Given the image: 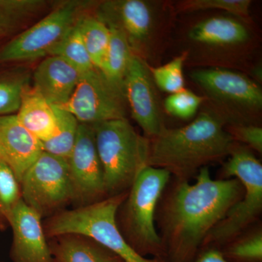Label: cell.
I'll list each match as a JSON object with an SVG mask.
<instances>
[{
	"instance_id": "cell-26",
	"label": "cell",
	"mask_w": 262,
	"mask_h": 262,
	"mask_svg": "<svg viewBox=\"0 0 262 262\" xmlns=\"http://www.w3.org/2000/svg\"><path fill=\"white\" fill-rule=\"evenodd\" d=\"M20 200V183L10 167L0 161V225L8 224L11 212Z\"/></svg>"
},
{
	"instance_id": "cell-32",
	"label": "cell",
	"mask_w": 262,
	"mask_h": 262,
	"mask_svg": "<svg viewBox=\"0 0 262 262\" xmlns=\"http://www.w3.org/2000/svg\"><path fill=\"white\" fill-rule=\"evenodd\" d=\"M193 262H228L224 257L222 251L211 248L199 255Z\"/></svg>"
},
{
	"instance_id": "cell-2",
	"label": "cell",
	"mask_w": 262,
	"mask_h": 262,
	"mask_svg": "<svg viewBox=\"0 0 262 262\" xmlns=\"http://www.w3.org/2000/svg\"><path fill=\"white\" fill-rule=\"evenodd\" d=\"M149 140L148 166L165 169L179 182H188L202 168L224 159L235 148L223 120L209 113L200 114L187 126L165 127Z\"/></svg>"
},
{
	"instance_id": "cell-28",
	"label": "cell",
	"mask_w": 262,
	"mask_h": 262,
	"mask_svg": "<svg viewBox=\"0 0 262 262\" xmlns=\"http://www.w3.org/2000/svg\"><path fill=\"white\" fill-rule=\"evenodd\" d=\"M222 253L228 262H261V232L235 241Z\"/></svg>"
},
{
	"instance_id": "cell-12",
	"label": "cell",
	"mask_w": 262,
	"mask_h": 262,
	"mask_svg": "<svg viewBox=\"0 0 262 262\" xmlns=\"http://www.w3.org/2000/svg\"><path fill=\"white\" fill-rule=\"evenodd\" d=\"M192 80L214 99L248 111L262 107L261 88L248 77L225 69L193 72Z\"/></svg>"
},
{
	"instance_id": "cell-33",
	"label": "cell",
	"mask_w": 262,
	"mask_h": 262,
	"mask_svg": "<svg viewBox=\"0 0 262 262\" xmlns=\"http://www.w3.org/2000/svg\"><path fill=\"white\" fill-rule=\"evenodd\" d=\"M254 74L255 76H256V78L258 79V80H261V68L260 67V68L256 69V71H254Z\"/></svg>"
},
{
	"instance_id": "cell-23",
	"label": "cell",
	"mask_w": 262,
	"mask_h": 262,
	"mask_svg": "<svg viewBox=\"0 0 262 262\" xmlns=\"http://www.w3.org/2000/svg\"><path fill=\"white\" fill-rule=\"evenodd\" d=\"M48 56L61 57L75 67L81 75L95 69L76 24L61 40L51 48Z\"/></svg>"
},
{
	"instance_id": "cell-13",
	"label": "cell",
	"mask_w": 262,
	"mask_h": 262,
	"mask_svg": "<svg viewBox=\"0 0 262 262\" xmlns=\"http://www.w3.org/2000/svg\"><path fill=\"white\" fill-rule=\"evenodd\" d=\"M96 16L107 27L122 32L139 56L151 37L154 27L151 7L142 0L102 2L96 10Z\"/></svg>"
},
{
	"instance_id": "cell-1",
	"label": "cell",
	"mask_w": 262,
	"mask_h": 262,
	"mask_svg": "<svg viewBox=\"0 0 262 262\" xmlns=\"http://www.w3.org/2000/svg\"><path fill=\"white\" fill-rule=\"evenodd\" d=\"M236 178L214 180L203 167L196 182H179L164 207L165 262H193L207 235L244 195Z\"/></svg>"
},
{
	"instance_id": "cell-17",
	"label": "cell",
	"mask_w": 262,
	"mask_h": 262,
	"mask_svg": "<svg viewBox=\"0 0 262 262\" xmlns=\"http://www.w3.org/2000/svg\"><path fill=\"white\" fill-rule=\"evenodd\" d=\"M16 116L20 123L41 143L50 140L56 134L54 106L34 87L24 88Z\"/></svg>"
},
{
	"instance_id": "cell-11",
	"label": "cell",
	"mask_w": 262,
	"mask_h": 262,
	"mask_svg": "<svg viewBox=\"0 0 262 262\" xmlns=\"http://www.w3.org/2000/svg\"><path fill=\"white\" fill-rule=\"evenodd\" d=\"M123 88L133 119L149 139L158 136L165 127L149 66L141 57L133 58Z\"/></svg>"
},
{
	"instance_id": "cell-7",
	"label": "cell",
	"mask_w": 262,
	"mask_h": 262,
	"mask_svg": "<svg viewBox=\"0 0 262 262\" xmlns=\"http://www.w3.org/2000/svg\"><path fill=\"white\" fill-rule=\"evenodd\" d=\"M20 185L22 201L42 217L72 201L68 162L46 151L26 171Z\"/></svg>"
},
{
	"instance_id": "cell-29",
	"label": "cell",
	"mask_w": 262,
	"mask_h": 262,
	"mask_svg": "<svg viewBox=\"0 0 262 262\" xmlns=\"http://www.w3.org/2000/svg\"><path fill=\"white\" fill-rule=\"evenodd\" d=\"M203 101L204 98L184 89L165 98L163 106L167 113L174 117L189 119L196 115Z\"/></svg>"
},
{
	"instance_id": "cell-9",
	"label": "cell",
	"mask_w": 262,
	"mask_h": 262,
	"mask_svg": "<svg viewBox=\"0 0 262 262\" xmlns=\"http://www.w3.org/2000/svg\"><path fill=\"white\" fill-rule=\"evenodd\" d=\"M79 1L61 4L0 49V63L27 61L48 56L51 48L77 21L83 5Z\"/></svg>"
},
{
	"instance_id": "cell-21",
	"label": "cell",
	"mask_w": 262,
	"mask_h": 262,
	"mask_svg": "<svg viewBox=\"0 0 262 262\" xmlns=\"http://www.w3.org/2000/svg\"><path fill=\"white\" fill-rule=\"evenodd\" d=\"M110 41L102 70L110 80L123 87L124 80L135 53L124 34L117 29L108 27Z\"/></svg>"
},
{
	"instance_id": "cell-27",
	"label": "cell",
	"mask_w": 262,
	"mask_h": 262,
	"mask_svg": "<svg viewBox=\"0 0 262 262\" xmlns=\"http://www.w3.org/2000/svg\"><path fill=\"white\" fill-rule=\"evenodd\" d=\"M35 10L33 0H0V35L14 29Z\"/></svg>"
},
{
	"instance_id": "cell-22",
	"label": "cell",
	"mask_w": 262,
	"mask_h": 262,
	"mask_svg": "<svg viewBox=\"0 0 262 262\" xmlns=\"http://www.w3.org/2000/svg\"><path fill=\"white\" fill-rule=\"evenodd\" d=\"M57 132L54 137L41 143L43 151L68 160L75 146L80 122L67 110L54 106Z\"/></svg>"
},
{
	"instance_id": "cell-3",
	"label": "cell",
	"mask_w": 262,
	"mask_h": 262,
	"mask_svg": "<svg viewBox=\"0 0 262 262\" xmlns=\"http://www.w3.org/2000/svg\"><path fill=\"white\" fill-rule=\"evenodd\" d=\"M127 195V192H123L87 206L55 213L43 227L46 237L78 234L110 250L124 262H165L159 258L149 259L141 256L131 247L118 228L117 211Z\"/></svg>"
},
{
	"instance_id": "cell-14",
	"label": "cell",
	"mask_w": 262,
	"mask_h": 262,
	"mask_svg": "<svg viewBox=\"0 0 262 262\" xmlns=\"http://www.w3.org/2000/svg\"><path fill=\"white\" fill-rule=\"evenodd\" d=\"M42 218L22 199L13 208L8 220L13 233L10 253L13 262H55L46 241Z\"/></svg>"
},
{
	"instance_id": "cell-6",
	"label": "cell",
	"mask_w": 262,
	"mask_h": 262,
	"mask_svg": "<svg viewBox=\"0 0 262 262\" xmlns=\"http://www.w3.org/2000/svg\"><path fill=\"white\" fill-rule=\"evenodd\" d=\"M225 174L238 179L244 187V195L211 229L203 245L222 246L230 243L261 212L262 165L257 158L247 149L234 148L225 163Z\"/></svg>"
},
{
	"instance_id": "cell-19",
	"label": "cell",
	"mask_w": 262,
	"mask_h": 262,
	"mask_svg": "<svg viewBox=\"0 0 262 262\" xmlns=\"http://www.w3.org/2000/svg\"><path fill=\"white\" fill-rule=\"evenodd\" d=\"M189 37L208 46H234L246 42L248 32L244 24L233 18L213 17L194 25Z\"/></svg>"
},
{
	"instance_id": "cell-24",
	"label": "cell",
	"mask_w": 262,
	"mask_h": 262,
	"mask_svg": "<svg viewBox=\"0 0 262 262\" xmlns=\"http://www.w3.org/2000/svg\"><path fill=\"white\" fill-rule=\"evenodd\" d=\"M187 56V52H184L166 64L158 67H149L151 77L158 89L170 94L185 89L183 68Z\"/></svg>"
},
{
	"instance_id": "cell-20",
	"label": "cell",
	"mask_w": 262,
	"mask_h": 262,
	"mask_svg": "<svg viewBox=\"0 0 262 262\" xmlns=\"http://www.w3.org/2000/svg\"><path fill=\"white\" fill-rule=\"evenodd\" d=\"M76 24L95 68L102 70L110 46V28L96 15H80Z\"/></svg>"
},
{
	"instance_id": "cell-31",
	"label": "cell",
	"mask_w": 262,
	"mask_h": 262,
	"mask_svg": "<svg viewBox=\"0 0 262 262\" xmlns=\"http://www.w3.org/2000/svg\"><path fill=\"white\" fill-rule=\"evenodd\" d=\"M228 133L234 141H242L259 154L262 153V128L257 125H234L229 127Z\"/></svg>"
},
{
	"instance_id": "cell-8",
	"label": "cell",
	"mask_w": 262,
	"mask_h": 262,
	"mask_svg": "<svg viewBox=\"0 0 262 262\" xmlns=\"http://www.w3.org/2000/svg\"><path fill=\"white\" fill-rule=\"evenodd\" d=\"M58 108L87 125L127 119L128 111L124 88L96 68L81 75L72 97Z\"/></svg>"
},
{
	"instance_id": "cell-16",
	"label": "cell",
	"mask_w": 262,
	"mask_h": 262,
	"mask_svg": "<svg viewBox=\"0 0 262 262\" xmlns=\"http://www.w3.org/2000/svg\"><path fill=\"white\" fill-rule=\"evenodd\" d=\"M81 74L61 57L48 56L34 73V86L52 106L61 107L68 102Z\"/></svg>"
},
{
	"instance_id": "cell-10",
	"label": "cell",
	"mask_w": 262,
	"mask_h": 262,
	"mask_svg": "<svg viewBox=\"0 0 262 262\" xmlns=\"http://www.w3.org/2000/svg\"><path fill=\"white\" fill-rule=\"evenodd\" d=\"M67 162L73 193L72 203L82 207L103 200L106 195L104 177L92 125L79 124L75 146Z\"/></svg>"
},
{
	"instance_id": "cell-34",
	"label": "cell",
	"mask_w": 262,
	"mask_h": 262,
	"mask_svg": "<svg viewBox=\"0 0 262 262\" xmlns=\"http://www.w3.org/2000/svg\"><path fill=\"white\" fill-rule=\"evenodd\" d=\"M124 262V261H123Z\"/></svg>"
},
{
	"instance_id": "cell-15",
	"label": "cell",
	"mask_w": 262,
	"mask_h": 262,
	"mask_svg": "<svg viewBox=\"0 0 262 262\" xmlns=\"http://www.w3.org/2000/svg\"><path fill=\"white\" fill-rule=\"evenodd\" d=\"M42 151L40 141L20 123L16 115L0 116V161L10 167L19 183Z\"/></svg>"
},
{
	"instance_id": "cell-25",
	"label": "cell",
	"mask_w": 262,
	"mask_h": 262,
	"mask_svg": "<svg viewBox=\"0 0 262 262\" xmlns=\"http://www.w3.org/2000/svg\"><path fill=\"white\" fill-rule=\"evenodd\" d=\"M250 0H184L177 5L179 13L220 10L235 15L243 20H249Z\"/></svg>"
},
{
	"instance_id": "cell-4",
	"label": "cell",
	"mask_w": 262,
	"mask_h": 262,
	"mask_svg": "<svg viewBox=\"0 0 262 262\" xmlns=\"http://www.w3.org/2000/svg\"><path fill=\"white\" fill-rule=\"evenodd\" d=\"M91 125L103 168L106 195L125 192L148 166L149 138L140 135L127 119Z\"/></svg>"
},
{
	"instance_id": "cell-18",
	"label": "cell",
	"mask_w": 262,
	"mask_h": 262,
	"mask_svg": "<svg viewBox=\"0 0 262 262\" xmlns=\"http://www.w3.org/2000/svg\"><path fill=\"white\" fill-rule=\"evenodd\" d=\"M49 244L55 262H123L115 253L78 234H65L55 237Z\"/></svg>"
},
{
	"instance_id": "cell-30",
	"label": "cell",
	"mask_w": 262,
	"mask_h": 262,
	"mask_svg": "<svg viewBox=\"0 0 262 262\" xmlns=\"http://www.w3.org/2000/svg\"><path fill=\"white\" fill-rule=\"evenodd\" d=\"M26 86L23 80L0 81V116L18 113Z\"/></svg>"
},
{
	"instance_id": "cell-5",
	"label": "cell",
	"mask_w": 262,
	"mask_h": 262,
	"mask_svg": "<svg viewBox=\"0 0 262 262\" xmlns=\"http://www.w3.org/2000/svg\"><path fill=\"white\" fill-rule=\"evenodd\" d=\"M170 176L165 169L146 167L127 193L123 215L125 239L143 257L150 254L165 261V248L155 229V214Z\"/></svg>"
}]
</instances>
